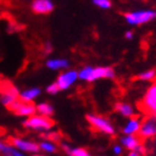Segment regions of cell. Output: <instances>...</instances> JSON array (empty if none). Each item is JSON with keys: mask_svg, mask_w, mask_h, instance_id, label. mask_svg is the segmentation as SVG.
I'll list each match as a JSON object with an SVG mask.
<instances>
[{"mask_svg": "<svg viewBox=\"0 0 156 156\" xmlns=\"http://www.w3.org/2000/svg\"><path fill=\"white\" fill-rule=\"evenodd\" d=\"M23 125L25 128L36 132H49L54 126V122L50 117L35 113L31 116L26 117V119L23 122Z\"/></svg>", "mask_w": 156, "mask_h": 156, "instance_id": "1", "label": "cell"}, {"mask_svg": "<svg viewBox=\"0 0 156 156\" xmlns=\"http://www.w3.org/2000/svg\"><path fill=\"white\" fill-rule=\"evenodd\" d=\"M140 109L152 118L156 119V84H153L140 103Z\"/></svg>", "mask_w": 156, "mask_h": 156, "instance_id": "2", "label": "cell"}, {"mask_svg": "<svg viewBox=\"0 0 156 156\" xmlns=\"http://www.w3.org/2000/svg\"><path fill=\"white\" fill-rule=\"evenodd\" d=\"M86 119L93 128H95L98 132H101L107 135H113L115 133V128L112 125V123L108 119L104 118L103 116L95 114H87L86 115Z\"/></svg>", "mask_w": 156, "mask_h": 156, "instance_id": "3", "label": "cell"}, {"mask_svg": "<svg viewBox=\"0 0 156 156\" xmlns=\"http://www.w3.org/2000/svg\"><path fill=\"white\" fill-rule=\"evenodd\" d=\"M155 18V10H140V11L128 12L125 15V19L129 25H143V23H150Z\"/></svg>", "mask_w": 156, "mask_h": 156, "instance_id": "4", "label": "cell"}, {"mask_svg": "<svg viewBox=\"0 0 156 156\" xmlns=\"http://www.w3.org/2000/svg\"><path fill=\"white\" fill-rule=\"evenodd\" d=\"M11 145H13L17 150L21 151L23 153L37 154L40 152L39 145L36 142L26 140V138H23V137H12L11 138Z\"/></svg>", "mask_w": 156, "mask_h": 156, "instance_id": "5", "label": "cell"}, {"mask_svg": "<svg viewBox=\"0 0 156 156\" xmlns=\"http://www.w3.org/2000/svg\"><path fill=\"white\" fill-rule=\"evenodd\" d=\"M78 79V72L74 69H68L64 73L59 74L57 77V85L60 90H67L75 84L76 80Z\"/></svg>", "mask_w": 156, "mask_h": 156, "instance_id": "6", "label": "cell"}, {"mask_svg": "<svg viewBox=\"0 0 156 156\" xmlns=\"http://www.w3.org/2000/svg\"><path fill=\"white\" fill-rule=\"evenodd\" d=\"M115 70L112 67H93L90 72V76L88 78V83L95 81L101 78H114Z\"/></svg>", "mask_w": 156, "mask_h": 156, "instance_id": "7", "label": "cell"}, {"mask_svg": "<svg viewBox=\"0 0 156 156\" xmlns=\"http://www.w3.org/2000/svg\"><path fill=\"white\" fill-rule=\"evenodd\" d=\"M55 8L51 0H33L31 10L37 15H47L50 13Z\"/></svg>", "mask_w": 156, "mask_h": 156, "instance_id": "8", "label": "cell"}, {"mask_svg": "<svg viewBox=\"0 0 156 156\" xmlns=\"http://www.w3.org/2000/svg\"><path fill=\"white\" fill-rule=\"evenodd\" d=\"M138 133L142 137L148 138V137H153L156 135V120L155 118H150L146 119L143 124H140Z\"/></svg>", "mask_w": 156, "mask_h": 156, "instance_id": "9", "label": "cell"}, {"mask_svg": "<svg viewBox=\"0 0 156 156\" xmlns=\"http://www.w3.org/2000/svg\"><path fill=\"white\" fill-rule=\"evenodd\" d=\"M40 94H41V89L39 87H30V88H26V89L19 91L18 98L21 99L23 101L33 103L35 99H37V98L40 96Z\"/></svg>", "mask_w": 156, "mask_h": 156, "instance_id": "10", "label": "cell"}, {"mask_svg": "<svg viewBox=\"0 0 156 156\" xmlns=\"http://www.w3.org/2000/svg\"><path fill=\"white\" fill-rule=\"evenodd\" d=\"M18 95H19V90H18L16 87L11 86V87L7 88L6 90L0 95V101H1V104H2L3 106L9 107L10 105H11V103H12L15 99L18 98Z\"/></svg>", "mask_w": 156, "mask_h": 156, "instance_id": "11", "label": "cell"}, {"mask_svg": "<svg viewBox=\"0 0 156 156\" xmlns=\"http://www.w3.org/2000/svg\"><path fill=\"white\" fill-rule=\"evenodd\" d=\"M36 113V105L33 103H27V101H20L19 106L15 109V114L20 117H28L31 116Z\"/></svg>", "mask_w": 156, "mask_h": 156, "instance_id": "12", "label": "cell"}, {"mask_svg": "<svg viewBox=\"0 0 156 156\" xmlns=\"http://www.w3.org/2000/svg\"><path fill=\"white\" fill-rule=\"evenodd\" d=\"M46 67L50 70H62L69 67V60L66 58H50L46 62Z\"/></svg>", "mask_w": 156, "mask_h": 156, "instance_id": "13", "label": "cell"}, {"mask_svg": "<svg viewBox=\"0 0 156 156\" xmlns=\"http://www.w3.org/2000/svg\"><path fill=\"white\" fill-rule=\"evenodd\" d=\"M36 113L42 115V116L51 117L55 113V109L51 104H49L47 101H41L36 105Z\"/></svg>", "mask_w": 156, "mask_h": 156, "instance_id": "14", "label": "cell"}, {"mask_svg": "<svg viewBox=\"0 0 156 156\" xmlns=\"http://www.w3.org/2000/svg\"><path fill=\"white\" fill-rule=\"evenodd\" d=\"M120 143L123 144V146H125L128 151H133L135 150L138 145H140V140L137 137L134 136V134L132 135H126L120 138Z\"/></svg>", "mask_w": 156, "mask_h": 156, "instance_id": "15", "label": "cell"}, {"mask_svg": "<svg viewBox=\"0 0 156 156\" xmlns=\"http://www.w3.org/2000/svg\"><path fill=\"white\" fill-rule=\"evenodd\" d=\"M115 109L124 117L134 116V108L129 104H126V103H117L115 105Z\"/></svg>", "mask_w": 156, "mask_h": 156, "instance_id": "16", "label": "cell"}, {"mask_svg": "<svg viewBox=\"0 0 156 156\" xmlns=\"http://www.w3.org/2000/svg\"><path fill=\"white\" fill-rule=\"evenodd\" d=\"M38 145H39V150L46 154H54L57 151V145L50 140H41Z\"/></svg>", "mask_w": 156, "mask_h": 156, "instance_id": "17", "label": "cell"}, {"mask_svg": "<svg viewBox=\"0 0 156 156\" xmlns=\"http://www.w3.org/2000/svg\"><path fill=\"white\" fill-rule=\"evenodd\" d=\"M140 126V123L138 122V119L136 118H132V119L126 124V126L124 127L123 133L125 135H132V134H135L138 132Z\"/></svg>", "mask_w": 156, "mask_h": 156, "instance_id": "18", "label": "cell"}, {"mask_svg": "<svg viewBox=\"0 0 156 156\" xmlns=\"http://www.w3.org/2000/svg\"><path fill=\"white\" fill-rule=\"evenodd\" d=\"M1 155H5V156H23L25 155V153H23V152L19 151V150H17L13 145L8 144Z\"/></svg>", "mask_w": 156, "mask_h": 156, "instance_id": "19", "label": "cell"}, {"mask_svg": "<svg viewBox=\"0 0 156 156\" xmlns=\"http://www.w3.org/2000/svg\"><path fill=\"white\" fill-rule=\"evenodd\" d=\"M67 154L70 156H88L87 150H85L83 147H75V148H69V151L67 152Z\"/></svg>", "mask_w": 156, "mask_h": 156, "instance_id": "20", "label": "cell"}, {"mask_svg": "<svg viewBox=\"0 0 156 156\" xmlns=\"http://www.w3.org/2000/svg\"><path fill=\"white\" fill-rule=\"evenodd\" d=\"M155 76H156V70L151 69V70H146V72L142 73V74L138 76V78L142 79V80H152V79L155 78Z\"/></svg>", "mask_w": 156, "mask_h": 156, "instance_id": "21", "label": "cell"}, {"mask_svg": "<svg viewBox=\"0 0 156 156\" xmlns=\"http://www.w3.org/2000/svg\"><path fill=\"white\" fill-rule=\"evenodd\" d=\"M93 3L101 9H109L112 7L111 0H93Z\"/></svg>", "mask_w": 156, "mask_h": 156, "instance_id": "22", "label": "cell"}, {"mask_svg": "<svg viewBox=\"0 0 156 156\" xmlns=\"http://www.w3.org/2000/svg\"><path fill=\"white\" fill-rule=\"evenodd\" d=\"M46 91H47V94L49 95H56L58 94L59 91H60V89H59L58 85H57V83H51V84H49L47 87H46Z\"/></svg>", "mask_w": 156, "mask_h": 156, "instance_id": "23", "label": "cell"}, {"mask_svg": "<svg viewBox=\"0 0 156 156\" xmlns=\"http://www.w3.org/2000/svg\"><path fill=\"white\" fill-rule=\"evenodd\" d=\"M113 152H114V154H116V155H119V154H122V152H123V148H122L120 145H115V146L113 147Z\"/></svg>", "mask_w": 156, "mask_h": 156, "instance_id": "24", "label": "cell"}, {"mask_svg": "<svg viewBox=\"0 0 156 156\" xmlns=\"http://www.w3.org/2000/svg\"><path fill=\"white\" fill-rule=\"evenodd\" d=\"M7 145H8V144H7L5 140H2L0 138V154L3 153V151H5V148L7 147Z\"/></svg>", "mask_w": 156, "mask_h": 156, "instance_id": "25", "label": "cell"}, {"mask_svg": "<svg viewBox=\"0 0 156 156\" xmlns=\"http://www.w3.org/2000/svg\"><path fill=\"white\" fill-rule=\"evenodd\" d=\"M51 50H52V47H51V44H46L45 45V54H47V55H48V54H50V52H51Z\"/></svg>", "mask_w": 156, "mask_h": 156, "instance_id": "26", "label": "cell"}, {"mask_svg": "<svg viewBox=\"0 0 156 156\" xmlns=\"http://www.w3.org/2000/svg\"><path fill=\"white\" fill-rule=\"evenodd\" d=\"M125 37H126V39H132L133 38V33H132V31H127V33L125 34Z\"/></svg>", "mask_w": 156, "mask_h": 156, "instance_id": "27", "label": "cell"}, {"mask_svg": "<svg viewBox=\"0 0 156 156\" xmlns=\"http://www.w3.org/2000/svg\"><path fill=\"white\" fill-rule=\"evenodd\" d=\"M69 148H70V147H69L68 145H66V144H62V150L66 151V153H67V152L69 151Z\"/></svg>", "mask_w": 156, "mask_h": 156, "instance_id": "28", "label": "cell"}]
</instances>
